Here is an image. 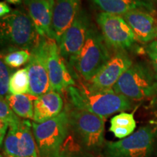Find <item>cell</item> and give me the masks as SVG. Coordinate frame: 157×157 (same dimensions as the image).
Here are the masks:
<instances>
[{"mask_svg": "<svg viewBox=\"0 0 157 157\" xmlns=\"http://www.w3.org/2000/svg\"><path fill=\"white\" fill-rule=\"evenodd\" d=\"M91 27L89 15L81 10L71 25L63 33L58 44L60 56L69 66L83 47Z\"/></svg>", "mask_w": 157, "mask_h": 157, "instance_id": "cell-11", "label": "cell"}, {"mask_svg": "<svg viewBox=\"0 0 157 157\" xmlns=\"http://www.w3.org/2000/svg\"><path fill=\"white\" fill-rule=\"evenodd\" d=\"M7 2L10 4H12V5H18V4H21L22 0H6Z\"/></svg>", "mask_w": 157, "mask_h": 157, "instance_id": "cell-28", "label": "cell"}, {"mask_svg": "<svg viewBox=\"0 0 157 157\" xmlns=\"http://www.w3.org/2000/svg\"><path fill=\"white\" fill-rule=\"evenodd\" d=\"M81 0H56L52 28L57 42L81 10Z\"/></svg>", "mask_w": 157, "mask_h": 157, "instance_id": "cell-15", "label": "cell"}, {"mask_svg": "<svg viewBox=\"0 0 157 157\" xmlns=\"http://www.w3.org/2000/svg\"><path fill=\"white\" fill-rule=\"evenodd\" d=\"M102 12L123 16L129 11L143 10L155 13L151 0H90Z\"/></svg>", "mask_w": 157, "mask_h": 157, "instance_id": "cell-18", "label": "cell"}, {"mask_svg": "<svg viewBox=\"0 0 157 157\" xmlns=\"http://www.w3.org/2000/svg\"><path fill=\"white\" fill-rule=\"evenodd\" d=\"M68 113L70 129L84 149L96 150L103 146L104 118L74 107Z\"/></svg>", "mask_w": 157, "mask_h": 157, "instance_id": "cell-7", "label": "cell"}, {"mask_svg": "<svg viewBox=\"0 0 157 157\" xmlns=\"http://www.w3.org/2000/svg\"><path fill=\"white\" fill-rule=\"evenodd\" d=\"M113 89L129 99L140 101L156 93L157 79L146 66L135 63L123 74Z\"/></svg>", "mask_w": 157, "mask_h": 157, "instance_id": "cell-6", "label": "cell"}, {"mask_svg": "<svg viewBox=\"0 0 157 157\" xmlns=\"http://www.w3.org/2000/svg\"><path fill=\"white\" fill-rule=\"evenodd\" d=\"M30 60L27 65L29 78V95L38 98L52 91L48 72L40 58L31 52Z\"/></svg>", "mask_w": 157, "mask_h": 157, "instance_id": "cell-16", "label": "cell"}, {"mask_svg": "<svg viewBox=\"0 0 157 157\" xmlns=\"http://www.w3.org/2000/svg\"><path fill=\"white\" fill-rule=\"evenodd\" d=\"M11 13V9L9 5L5 2H0V17H3Z\"/></svg>", "mask_w": 157, "mask_h": 157, "instance_id": "cell-27", "label": "cell"}, {"mask_svg": "<svg viewBox=\"0 0 157 157\" xmlns=\"http://www.w3.org/2000/svg\"><path fill=\"white\" fill-rule=\"evenodd\" d=\"M132 65V60L123 50H118L94 77L87 82L100 90L113 89L123 74Z\"/></svg>", "mask_w": 157, "mask_h": 157, "instance_id": "cell-12", "label": "cell"}, {"mask_svg": "<svg viewBox=\"0 0 157 157\" xmlns=\"http://www.w3.org/2000/svg\"><path fill=\"white\" fill-rule=\"evenodd\" d=\"M2 42L21 50L32 51L41 36L28 13L15 10L2 17L0 24Z\"/></svg>", "mask_w": 157, "mask_h": 157, "instance_id": "cell-3", "label": "cell"}, {"mask_svg": "<svg viewBox=\"0 0 157 157\" xmlns=\"http://www.w3.org/2000/svg\"><path fill=\"white\" fill-rule=\"evenodd\" d=\"M63 101L60 93L55 91L39 96L34 103V118L36 123H42L62 112Z\"/></svg>", "mask_w": 157, "mask_h": 157, "instance_id": "cell-17", "label": "cell"}, {"mask_svg": "<svg viewBox=\"0 0 157 157\" xmlns=\"http://www.w3.org/2000/svg\"><path fill=\"white\" fill-rule=\"evenodd\" d=\"M122 17L139 42L148 43L157 39V17L154 15V13L134 10Z\"/></svg>", "mask_w": 157, "mask_h": 157, "instance_id": "cell-14", "label": "cell"}, {"mask_svg": "<svg viewBox=\"0 0 157 157\" xmlns=\"http://www.w3.org/2000/svg\"><path fill=\"white\" fill-rule=\"evenodd\" d=\"M10 71L7 66L1 59L0 61V95L1 98H5L8 95L10 86Z\"/></svg>", "mask_w": 157, "mask_h": 157, "instance_id": "cell-25", "label": "cell"}, {"mask_svg": "<svg viewBox=\"0 0 157 157\" xmlns=\"http://www.w3.org/2000/svg\"><path fill=\"white\" fill-rule=\"evenodd\" d=\"M154 1H156V2H157V0H154Z\"/></svg>", "mask_w": 157, "mask_h": 157, "instance_id": "cell-30", "label": "cell"}, {"mask_svg": "<svg viewBox=\"0 0 157 157\" xmlns=\"http://www.w3.org/2000/svg\"><path fill=\"white\" fill-rule=\"evenodd\" d=\"M31 52L29 50L13 51L4 57V62L10 68H18L30 60Z\"/></svg>", "mask_w": 157, "mask_h": 157, "instance_id": "cell-23", "label": "cell"}, {"mask_svg": "<svg viewBox=\"0 0 157 157\" xmlns=\"http://www.w3.org/2000/svg\"><path fill=\"white\" fill-rule=\"evenodd\" d=\"M67 91L74 108L95 113L104 119L131 108L129 98L116 93L113 89H96L87 82H80L78 87L71 86Z\"/></svg>", "mask_w": 157, "mask_h": 157, "instance_id": "cell-1", "label": "cell"}, {"mask_svg": "<svg viewBox=\"0 0 157 157\" xmlns=\"http://www.w3.org/2000/svg\"><path fill=\"white\" fill-rule=\"evenodd\" d=\"M19 117L12 110L5 98L0 100V122L5 123L9 127L21 122Z\"/></svg>", "mask_w": 157, "mask_h": 157, "instance_id": "cell-24", "label": "cell"}, {"mask_svg": "<svg viewBox=\"0 0 157 157\" xmlns=\"http://www.w3.org/2000/svg\"><path fill=\"white\" fill-rule=\"evenodd\" d=\"M55 2V0H24L28 15L42 37L56 39L52 28Z\"/></svg>", "mask_w": 157, "mask_h": 157, "instance_id": "cell-13", "label": "cell"}, {"mask_svg": "<svg viewBox=\"0 0 157 157\" xmlns=\"http://www.w3.org/2000/svg\"><path fill=\"white\" fill-rule=\"evenodd\" d=\"M106 44L99 31L91 25L83 47L69 68L73 67L84 81L90 82L111 58Z\"/></svg>", "mask_w": 157, "mask_h": 157, "instance_id": "cell-2", "label": "cell"}, {"mask_svg": "<svg viewBox=\"0 0 157 157\" xmlns=\"http://www.w3.org/2000/svg\"><path fill=\"white\" fill-rule=\"evenodd\" d=\"M0 157H8L7 156V155H5L4 153H2L1 155H0Z\"/></svg>", "mask_w": 157, "mask_h": 157, "instance_id": "cell-29", "label": "cell"}, {"mask_svg": "<svg viewBox=\"0 0 157 157\" xmlns=\"http://www.w3.org/2000/svg\"><path fill=\"white\" fill-rule=\"evenodd\" d=\"M69 129V119L66 110L44 122H33V134L39 157H58Z\"/></svg>", "mask_w": 157, "mask_h": 157, "instance_id": "cell-4", "label": "cell"}, {"mask_svg": "<svg viewBox=\"0 0 157 157\" xmlns=\"http://www.w3.org/2000/svg\"><path fill=\"white\" fill-rule=\"evenodd\" d=\"M36 97L29 94L12 95L10 94L5 99L17 117L23 119L34 118V103Z\"/></svg>", "mask_w": 157, "mask_h": 157, "instance_id": "cell-19", "label": "cell"}, {"mask_svg": "<svg viewBox=\"0 0 157 157\" xmlns=\"http://www.w3.org/2000/svg\"><path fill=\"white\" fill-rule=\"evenodd\" d=\"M9 91L12 95H24L29 93V78L26 67L17 71L10 76Z\"/></svg>", "mask_w": 157, "mask_h": 157, "instance_id": "cell-21", "label": "cell"}, {"mask_svg": "<svg viewBox=\"0 0 157 157\" xmlns=\"http://www.w3.org/2000/svg\"><path fill=\"white\" fill-rule=\"evenodd\" d=\"M31 52L42 60L48 72L52 91L61 93L68 87L74 86L69 69L60 56L56 39L41 36L39 44Z\"/></svg>", "mask_w": 157, "mask_h": 157, "instance_id": "cell-5", "label": "cell"}, {"mask_svg": "<svg viewBox=\"0 0 157 157\" xmlns=\"http://www.w3.org/2000/svg\"><path fill=\"white\" fill-rule=\"evenodd\" d=\"M32 130L29 120L10 127L3 143L4 154L8 157H39Z\"/></svg>", "mask_w": 157, "mask_h": 157, "instance_id": "cell-10", "label": "cell"}, {"mask_svg": "<svg viewBox=\"0 0 157 157\" xmlns=\"http://www.w3.org/2000/svg\"><path fill=\"white\" fill-rule=\"evenodd\" d=\"M136 127V121L132 113L121 112L111 119L109 131L117 138L124 139L132 135Z\"/></svg>", "mask_w": 157, "mask_h": 157, "instance_id": "cell-20", "label": "cell"}, {"mask_svg": "<svg viewBox=\"0 0 157 157\" xmlns=\"http://www.w3.org/2000/svg\"><path fill=\"white\" fill-rule=\"evenodd\" d=\"M146 51L149 58L151 59L155 72V76H156L157 79V39L148 45Z\"/></svg>", "mask_w": 157, "mask_h": 157, "instance_id": "cell-26", "label": "cell"}, {"mask_svg": "<svg viewBox=\"0 0 157 157\" xmlns=\"http://www.w3.org/2000/svg\"><path fill=\"white\" fill-rule=\"evenodd\" d=\"M58 157H95L88 151L75 143L72 137H68L61 147Z\"/></svg>", "mask_w": 157, "mask_h": 157, "instance_id": "cell-22", "label": "cell"}, {"mask_svg": "<svg viewBox=\"0 0 157 157\" xmlns=\"http://www.w3.org/2000/svg\"><path fill=\"white\" fill-rule=\"evenodd\" d=\"M155 129L140 127L129 136L116 142L105 143L103 157H149L154 148Z\"/></svg>", "mask_w": 157, "mask_h": 157, "instance_id": "cell-8", "label": "cell"}, {"mask_svg": "<svg viewBox=\"0 0 157 157\" xmlns=\"http://www.w3.org/2000/svg\"><path fill=\"white\" fill-rule=\"evenodd\" d=\"M101 34L108 45L119 50L132 46L136 40L134 33L121 15L101 12L96 17Z\"/></svg>", "mask_w": 157, "mask_h": 157, "instance_id": "cell-9", "label": "cell"}]
</instances>
